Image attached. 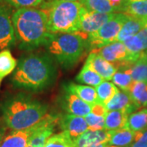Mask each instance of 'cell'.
<instances>
[{"instance_id":"obj_40","label":"cell","mask_w":147,"mask_h":147,"mask_svg":"<svg viewBox=\"0 0 147 147\" xmlns=\"http://www.w3.org/2000/svg\"><path fill=\"white\" fill-rule=\"evenodd\" d=\"M65 1H77V0H65Z\"/></svg>"},{"instance_id":"obj_29","label":"cell","mask_w":147,"mask_h":147,"mask_svg":"<svg viewBox=\"0 0 147 147\" xmlns=\"http://www.w3.org/2000/svg\"><path fill=\"white\" fill-rule=\"evenodd\" d=\"M112 81L121 90L127 92L133 82L130 68L118 69L112 77Z\"/></svg>"},{"instance_id":"obj_33","label":"cell","mask_w":147,"mask_h":147,"mask_svg":"<svg viewBox=\"0 0 147 147\" xmlns=\"http://www.w3.org/2000/svg\"><path fill=\"white\" fill-rule=\"evenodd\" d=\"M45 1L47 0H3L7 4L16 9L22 7H35L41 5Z\"/></svg>"},{"instance_id":"obj_21","label":"cell","mask_w":147,"mask_h":147,"mask_svg":"<svg viewBox=\"0 0 147 147\" xmlns=\"http://www.w3.org/2000/svg\"><path fill=\"white\" fill-rule=\"evenodd\" d=\"M128 115L125 111L113 110L107 112L105 117V129L115 131L126 127Z\"/></svg>"},{"instance_id":"obj_23","label":"cell","mask_w":147,"mask_h":147,"mask_svg":"<svg viewBox=\"0 0 147 147\" xmlns=\"http://www.w3.org/2000/svg\"><path fill=\"white\" fill-rule=\"evenodd\" d=\"M30 139V131H12L4 137L0 147H27Z\"/></svg>"},{"instance_id":"obj_10","label":"cell","mask_w":147,"mask_h":147,"mask_svg":"<svg viewBox=\"0 0 147 147\" xmlns=\"http://www.w3.org/2000/svg\"><path fill=\"white\" fill-rule=\"evenodd\" d=\"M113 14L114 13H101L90 11L82 5L80 10V32L87 36L95 34L110 20Z\"/></svg>"},{"instance_id":"obj_19","label":"cell","mask_w":147,"mask_h":147,"mask_svg":"<svg viewBox=\"0 0 147 147\" xmlns=\"http://www.w3.org/2000/svg\"><path fill=\"white\" fill-rule=\"evenodd\" d=\"M137 110L147 106V84L144 82L133 81L130 88L127 92Z\"/></svg>"},{"instance_id":"obj_30","label":"cell","mask_w":147,"mask_h":147,"mask_svg":"<svg viewBox=\"0 0 147 147\" xmlns=\"http://www.w3.org/2000/svg\"><path fill=\"white\" fill-rule=\"evenodd\" d=\"M87 9L101 13H115L109 0H79Z\"/></svg>"},{"instance_id":"obj_28","label":"cell","mask_w":147,"mask_h":147,"mask_svg":"<svg viewBox=\"0 0 147 147\" xmlns=\"http://www.w3.org/2000/svg\"><path fill=\"white\" fill-rule=\"evenodd\" d=\"M119 88L115 84L109 81H103L101 84L96 87V92L98 98V102L105 105L112 97L118 92Z\"/></svg>"},{"instance_id":"obj_18","label":"cell","mask_w":147,"mask_h":147,"mask_svg":"<svg viewBox=\"0 0 147 147\" xmlns=\"http://www.w3.org/2000/svg\"><path fill=\"white\" fill-rule=\"evenodd\" d=\"M65 91H68L75 94L80 99H82L90 105H93L98 102L96 89L91 86H84L69 83L65 86Z\"/></svg>"},{"instance_id":"obj_34","label":"cell","mask_w":147,"mask_h":147,"mask_svg":"<svg viewBox=\"0 0 147 147\" xmlns=\"http://www.w3.org/2000/svg\"><path fill=\"white\" fill-rule=\"evenodd\" d=\"M127 147H147V129L137 131L134 142Z\"/></svg>"},{"instance_id":"obj_26","label":"cell","mask_w":147,"mask_h":147,"mask_svg":"<svg viewBox=\"0 0 147 147\" xmlns=\"http://www.w3.org/2000/svg\"><path fill=\"white\" fill-rule=\"evenodd\" d=\"M131 75L133 81L144 82L147 84V54L145 52L141 54L137 61L131 64Z\"/></svg>"},{"instance_id":"obj_14","label":"cell","mask_w":147,"mask_h":147,"mask_svg":"<svg viewBox=\"0 0 147 147\" xmlns=\"http://www.w3.org/2000/svg\"><path fill=\"white\" fill-rule=\"evenodd\" d=\"M110 137V131L105 129L92 131L88 130L74 140V147H89L94 144L108 142Z\"/></svg>"},{"instance_id":"obj_1","label":"cell","mask_w":147,"mask_h":147,"mask_svg":"<svg viewBox=\"0 0 147 147\" xmlns=\"http://www.w3.org/2000/svg\"><path fill=\"white\" fill-rule=\"evenodd\" d=\"M57 70L48 53H29L22 56L11 76L14 88L38 92L53 84Z\"/></svg>"},{"instance_id":"obj_2","label":"cell","mask_w":147,"mask_h":147,"mask_svg":"<svg viewBox=\"0 0 147 147\" xmlns=\"http://www.w3.org/2000/svg\"><path fill=\"white\" fill-rule=\"evenodd\" d=\"M12 23L18 47L32 51L46 46L52 38L47 13L37 7L18 8L12 13Z\"/></svg>"},{"instance_id":"obj_17","label":"cell","mask_w":147,"mask_h":147,"mask_svg":"<svg viewBox=\"0 0 147 147\" xmlns=\"http://www.w3.org/2000/svg\"><path fill=\"white\" fill-rule=\"evenodd\" d=\"M123 42L127 52L131 55L139 56L146 52L147 50V25L136 35Z\"/></svg>"},{"instance_id":"obj_24","label":"cell","mask_w":147,"mask_h":147,"mask_svg":"<svg viewBox=\"0 0 147 147\" xmlns=\"http://www.w3.org/2000/svg\"><path fill=\"white\" fill-rule=\"evenodd\" d=\"M17 61L9 49L0 51V87L3 80L16 68Z\"/></svg>"},{"instance_id":"obj_15","label":"cell","mask_w":147,"mask_h":147,"mask_svg":"<svg viewBox=\"0 0 147 147\" xmlns=\"http://www.w3.org/2000/svg\"><path fill=\"white\" fill-rule=\"evenodd\" d=\"M105 107L109 111H125L128 115L133 113L135 110H137V107L133 104L129 94L123 90H119L118 92L112 97V99L105 104Z\"/></svg>"},{"instance_id":"obj_12","label":"cell","mask_w":147,"mask_h":147,"mask_svg":"<svg viewBox=\"0 0 147 147\" xmlns=\"http://www.w3.org/2000/svg\"><path fill=\"white\" fill-rule=\"evenodd\" d=\"M85 65L97 73L104 80H110L117 71L116 67L97 53L92 52L86 60Z\"/></svg>"},{"instance_id":"obj_5","label":"cell","mask_w":147,"mask_h":147,"mask_svg":"<svg viewBox=\"0 0 147 147\" xmlns=\"http://www.w3.org/2000/svg\"><path fill=\"white\" fill-rule=\"evenodd\" d=\"M88 36L82 32L55 33L46 45L47 53L64 68H69L84 55Z\"/></svg>"},{"instance_id":"obj_36","label":"cell","mask_w":147,"mask_h":147,"mask_svg":"<svg viewBox=\"0 0 147 147\" xmlns=\"http://www.w3.org/2000/svg\"><path fill=\"white\" fill-rule=\"evenodd\" d=\"M125 0H109L110 5L115 10V12H121V9Z\"/></svg>"},{"instance_id":"obj_39","label":"cell","mask_w":147,"mask_h":147,"mask_svg":"<svg viewBox=\"0 0 147 147\" xmlns=\"http://www.w3.org/2000/svg\"><path fill=\"white\" fill-rule=\"evenodd\" d=\"M27 147H36V146H30V145H28Z\"/></svg>"},{"instance_id":"obj_11","label":"cell","mask_w":147,"mask_h":147,"mask_svg":"<svg viewBox=\"0 0 147 147\" xmlns=\"http://www.w3.org/2000/svg\"><path fill=\"white\" fill-rule=\"evenodd\" d=\"M59 125L63 131L68 132L73 140L88 130L85 118L69 114L63 115L60 117Z\"/></svg>"},{"instance_id":"obj_13","label":"cell","mask_w":147,"mask_h":147,"mask_svg":"<svg viewBox=\"0 0 147 147\" xmlns=\"http://www.w3.org/2000/svg\"><path fill=\"white\" fill-rule=\"evenodd\" d=\"M62 105L68 114L80 117L88 115L92 110V105L85 102L79 96L68 91H65Z\"/></svg>"},{"instance_id":"obj_4","label":"cell","mask_w":147,"mask_h":147,"mask_svg":"<svg viewBox=\"0 0 147 147\" xmlns=\"http://www.w3.org/2000/svg\"><path fill=\"white\" fill-rule=\"evenodd\" d=\"M47 13L50 30L55 33H78L81 30L80 10L78 1L47 0L38 6Z\"/></svg>"},{"instance_id":"obj_27","label":"cell","mask_w":147,"mask_h":147,"mask_svg":"<svg viewBox=\"0 0 147 147\" xmlns=\"http://www.w3.org/2000/svg\"><path fill=\"white\" fill-rule=\"evenodd\" d=\"M75 79L80 84H87L88 86L91 87H96L104 81V79L98 74L88 67L85 64Z\"/></svg>"},{"instance_id":"obj_16","label":"cell","mask_w":147,"mask_h":147,"mask_svg":"<svg viewBox=\"0 0 147 147\" xmlns=\"http://www.w3.org/2000/svg\"><path fill=\"white\" fill-rule=\"evenodd\" d=\"M146 25L147 18H138L128 16L118 35L117 41L124 42L138 34Z\"/></svg>"},{"instance_id":"obj_20","label":"cell","mask_w":147,"mask_h":147,"mask_svg":"<svg viewBox=\"0 0 147 147\" xmlns=\"http://www.w3.org/2000/svg\"><path fill=\"white\" fill-rule=\"evenodd\" d=\"M137 131L124 127L115 131H110L108 144L114 147H127L134 142Z\"/></svg>"},{"instance_id":"obj_41","label":"cell","mask_w":147,"mask_h":147,"mask_svg":"<svg viewBox=\"0 0 147 147\" xmlns=\"http://www.w3.org/2000/svg\"><path fill=\"white\" fill-rule=\"evenodd\" d=\"M2 2H3V0H0V3H2Z\"/></svg>"},{"instance_id":"obj_32","label":"cell","mask_w":147,"mask_h":147,"mask_svg":"<svg viewBox=\"0 0 147 147\" xmlns=\"http://www.w3.org/2000/svg\"><path fill=\"white\" fill-rule=\"evenodd\" d=\"M85 120L88 123V130L97 131L105 129V116H99L89 113L85 116Z\"/></svg>"},{"instance_id":"obj_3","label":"cell","mask_w":147,"mask_h":147,"mask_svg":"<svg viewBox=\"0 0 147 147\" xmlns=\"http://www.w3.org/2000/svg\"><path fill=\"white\" fill-rule=\"evenodd\" d=\"M3 119L12 131L27 130L47 115V106L26 93L7 98L1 105Z\"/></svg>"},{"instance_id":"obj_7","label":"cell","mask_w":147,"mask_h":147,"mask_svg":"<svg viewBox=\"0 0 147 147\" xmlns=\"http://www.w3.org/2000/svg\"><path fill=\"white\" fill-rule=\"evenodd\" d=\"M92 52L97 53L105 61L114 65L117 70L130 67L132 64L131 54L127 52L123 42L115 41Z\"/></svg>"},{"instance_id":"obj_38","label":"cell","mask_w":147,"mask_h":147,"mask_svg":"<svg viewBox=\"0 0 147 147\" xmlns=\"http://www.w3.org/2000/svg\"><path fill=\"white\" fill-rule=\"evenodd\" d=\"M89 147H114L110 146L107 142L105 143H99V144H94V145H92Z\"/></svg>"},{"instance_id":"obj_42","label":"cell","mask_w":147,"mask_h":147,"mask_svg":"<svg viewBox=\"0 0 147 147\" xmlns=\"http://www.w3.org/2000/svg\"><path fill=\"white\" fill-rule=\"evenodd\" d=\"M145 53H146L147 54V50H146V52H145Z\"/></svg>"},{"instance_id":"obj_22","label":"cell","mask_w":147,"mask_h":147,"mask_svg":"<svg viewBox=\"0 0 147 147\" xmlns=\"http://www.w3.org/2000/svg\"><path fill=\"white\" fill-rule=\"evenodd\" d=\"M121 13L133 17L147 18V0H125Z\"/></svg>"},{"instance_id":"obj_37","label":"cell","mask_w":147,"mask_h":147,"mask_svg":"<svg viewBox=\"0 0 147 147\" xmlns=\"http://www.w3.org/2000/svg\"><path fill=\"white\" fill-rule=\"evenodd\" d=\"M7 126L3 119H0V143L2 142L3 139L5 137L6 130H7Z\"/></svg>"},{"instance_id":"obj_35","label":"cell","mask_w":147,"mask_h":147,"mask_svg":"<svg viewBox=\"0 0 147 147\" xmlns=\"http://www.w3.org/2000/svg\"><path fill=\"white\" fill-rule=\"evenodd\" d=\"M107 109L105 107V105H104L103 103L100 102H96L93 105H92V110L91 113L96 115L99 116H105L107 114Z\"/></svg>"},{"instance_id":"obj_8","label":"cell","mask_w":147,"mask_h":147,"mask_svg":"<svg viewBox=\"0 0 147 147\" xmlns=\"http://www.w3.org/2000/svg\"><path fill=\"white\" fill-rule=\"evenodd\" d=\"M60 117L47 114L34 126L29 128L30 139L29 144L33 146L44 147L47 140L53 136L55 127L59 123Z\"/></svg>"},{"instance_id":"obj_31","label":"cell","mask_w":147,"mask_h":147,"mask_svg":"<svg viewBox=\"0 0 147 147\" xmlns=\"http://www.w3.org/2000/svg\"><path fill=\"white\" fill-rule=\"evenodd\" d=\"M44 147H74V140L67 131H61L49 137Z\"/></svg>"},{"instance_id":"obj_6","label":"cell","mask_w":147,"mask_h":147,"mask_svg":"<svg viewBox=\"0 0 147 147\" xmlns=\"http://www.w3.org/2000/svg\"><path fill=\"white\" fill-rule=\"evenodd\" d=\"M127 17L128 16L124 13L115 12L112 17L98 31L88 35L87 45L90 48L96 50L117 41L118 35Z\"/></svg>"},{"instance_id":"obj_25","label":"cell","mask_w":147,"mask_h":147,"mask_svg":"<svg viewBox=\"0 0 147 147\" xmlns=\"http://www.w3.org/2000/svg\"><path fill=\"white\" fill-rule=\"evenodd\" d=\"M126 127L133 131H142L147 129L146 108L130 114L127 117Z\"/></svg>"},{"instance_id":"obj_9","label":"cell","mask_w":147,"mask_h":147,"mask_svg":"<svg viewBox=\"0 0 147 147\" xmlns=\"http://www.w3.org/2000/svg\"><path fill=\"white\" fill-rule=\"evenodd\" d=\"M12 13L11 6L4 2L0 3V51L9 49L16 43Z\"/></svg>"}]
</instances>
